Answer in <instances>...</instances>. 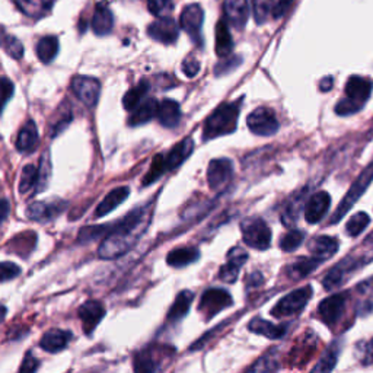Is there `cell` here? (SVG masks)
<instances>
[{"instance_id":"1","label":"cell","mask_w":373,"mask_h":373,"mask_svg":"<svg viewBox=\"0 0 373 373\" xmlns=\"http://www.w3.org/2000/svg\"><path fill=\"white\" fill-rule=\"evenodd\" d=\"M152 219V206H143L130 212L113 228L98 250L104 260H114L130 251L146 232Z\"/></svg>"},{"instance_id":"2","label":"cell","mask_w":373,"mask_h":373,"mask_svg":"<svg viewBox=\"0 0 373 373\" xmlns=\"http://www.w3.org/2000/svg\"><path fill=\"white\" fill-rule=\"evenodd\" d=\"M240 108H241L240 101L218 107L208 117L205 123V128H203V140L209 142L212 139L220 138V136L233 133L236 130V126H238Z\"/></svg>"},{"instance_id":"3","label":"cell","mask_w":373,"mask_h":373,"mask_svg":"<svg viewBox=\"0 0 373 373\" xmlns=\"http://www.w3.org/2000/svg\"><path fill=\"white\" fill-rule=\"evenodd\" d=\"M372 181H373V162L363 169V173L353 183L349 193L344 195L340 205H338L337 210L334 212V215L331 218V223H334V225L338 223L349 213V210L353 208L354 203L363 195V193L367 190V187L372 184Z\"/></svg>"},{"instance_id":"4","label":"cell","mask_w":373,"mask_h":373,"mask_svg":"<svg viewBox=\"0 0 373 373\" xmlns=\"http://www.w3.org/2000/svg\"><path fill=\"white\" fill-rule=\"evenodd\" d=\"M242 238L247 245L255 250H267L271 244V230L268 225L260 218L245 219L241 225Z\"/></svg>"},{"instance_id":"5","label":"cell","mask_w":373,"mask_h":373,"mask_svg":"<svg viewBox=\"0 0 373 373\" xmlns=\"http://www.w3.org/2000/svg\"><path fill=\"white\" fill-rule=\"evenodd\" d=\"M311 296H312L311 286H303L300 289H296L292 293L286 295L283 299H280L279 303L273 308V311H271V314H273V317L276 318H285V317H292L295 314H299L305 307H307Z\"/></svg>"},{"instance_id":"6","label":"cell","mask_w":373,"mask_h":373,"mask_svg":"<svg viewBox=\"0 0 373 373\" xmlns=\"http://www.w3.org/2000/svg\"><path fill=\"white\" fill-rule=\"evenodd\" d=\"M232 305V296L223 289H209L201 296L198 311L205 314L208 320L213 318L216 314L229 308Z\"/></svg>"},{"instance_id":"7","label":"cell","mask_w":373,"mask_h":373,"mask_svg":"<svg viewBox=\"0 0 373 373\" xmlns=\"http://www.w3.org/2000/svg\"><path fill=\"white\" fill-rule=\"evenodd\" d=\"M203 21H205V12H203L200 5H188L184 8L180 16V26L184 29L188 37L198 46H203V37H201V26Z\"/></svg>"},{"instance_id":"8","label":"cell","mask_w":373,"mask_h":373,"mask_svg":"<svg viewBox=\"0 0 373 373\" xmlns=\"http://www.w3.org/2000/svg\"><path fill=\"white\" fill-rule=\"evenodd\" d=\"M247 123H248V128L257 136H273L277 133L280 127L276 114L270 108H264V107L252 111L248 116Z\"/></svg>"},{"instance_id":"9","label":"cell","mask_w":373,"mask_h":373,"mask_svg":"<svg viewBox=\"0 0 373 373\" xmlns=\"http://www.w3.org/2000/svg\"><path fill=\"white\" fill-rule=\"evenodd\" d=\"M165 353H168V349L160 346H150L136 353L133 362L134 373H156L160 367Z\"/></svg>"},{"instance_id":"10","label":"cell","mask_w":373,"mask_h":373,"mask_svg":"<svg viewBox=\"0 0 373 373\" xmlns=\"http://www.w3.org/2000/svg\"><path fill=\"white\" fill-rule=\"evenodd\" d=\"M72 91L86 107L93 108L101 95V83L93 78L76 76L72 81Z\"/></svg>"},{"instance_id":"11","label":"cell","mask_w":373,"mask_h":373,"mask_svg":"<svg viewBox=\"0 0 373 373\" xmlns=\"http://www.w3.org/2000/svg\"><path fill=\"white\" fill-rule=\"evenodd\" d=\"M149 37L162 44H173L178 40L180 29L173 18H158L148 28Z\"/></svg>"},{"instance_id":"12","label":"cell","mask_w":373,"mask_h":373,"mask_svg":"<svg viewBox=\"0 0 373 373\" xmlns=\"http://www.w3.org/2000/svg\"><path fill=\"white\" fill-rule=\"evenodd\" d=\"M346 300L347 297L344 295H332L324 299L320 303V308H318V314L321 320L328 325L337 324L338 320H340L344 314Z\"/></svg>"},{"instance_id":"13","label":"cell","mask_w":373,"mask_h":373,"mask_svg":"<svg viewBox=\"0 0 373 373\" xmlns=\"http://www.w3.org/2000/svg\"><path fill=\"white\" fill-rule=\"evenodd\" d=\"M233 174V165L229 159L220 158V159H213L209 163L208 169V181L209 187L212 190H219L223 185H226Z\"/></svg>"},{"instance_id":"14","label":"cell","mask_w":373,"mask_h":373,"mask_svg":"<svg viewBox=\"0 0 373 373\" xmlns=\"http://www.w3.org/2000/svg\"><path fill=\"white\" fill-rule=\"evenodd\" d=\"M226 21L236 29H244L250 19L248 0H225Z\"/></svg>"},{"instance_id":"15","label":"cell","mask_w":373,"mask_h":373,"mask_svg":"<svg viewBox=\"0 0 373 373\" xmlns=\"http://www.w3.org/2000/svg\"><path fill=\"white\" fill-rule=\"evenodd\" d=\"M331 206V197L325 191L315 193L305 206V219L308 223L315 225L322 220Z\"/></svg>"},{"instance_id":"16","label":"cell","mask_w":373,"mask_h":373,"mask_svg":"<svg viewBox=\"0 0 373 373\" xmlns=\"http://www.w3.org/2000/svg\"><path fill=\"white\" fill-rule=\"evenodd\" d=\"M78 314L82 321L85 332L91 334L96 328V325L103 321L106 315V308L103 307V303L98 300H88L79 308Z\"/></svg>"},{"instance_id":"17","label":"cell","mask_w":373,"mask_h":373,"mask_svg":"<svg viewBox=\"0 0 373 373\" xmlns=\"http://www.w3.org/2000/svg\"><path fill=\"white\" fill-rule=\"evenodd\" d=\"M66 205L61 201H39L31 205L26 210V215L31 220H37V222H48L54 218H57L63 210Z\"/></svg>"},{"instance_id":"18","label":"cell","mask_w":373,"mask_h":373,"mask_svg":"<svg viewBox=\"0 0 373 373\" xmlns=\"http://www.w3.org/2000/svg\"><path fill=\"white\" fill-rule=\"evenodd\" d=\"M372 93V82L360 78V76H352L347 81L346 85V98L356 106L362 107L366 104V101L369 99Z\"/></svg>"},{"instance_id":"19","label":"cell","mask_w":373,"mask_h":373,"mask_svg":"<svg viewBox=\"0 0 373 373\" xmlns=\"http://www.w3.org/2000/svg\"><path fill=\"white\" fill-rule=\"evenodd\" d=\"M357 267V261L354 258H347V260H343L342 262H338L329 273L324 277V287L327 290H332L335 287L340 286L343 282H346V276L350 273V271H353L354 268Z\"/></svg>"},{"instance_id":"20","label":"cell","mask_w":373,"mask_h":373,"mask_svg":"<svg viewBox=\"0 0 373 373\" xmlns=\"http://www.w3.org/2000/svg\"><path fill=\"white\" fill-rule=\"evenodd\" d=\"M156 117L159 123L166 128H174L180 124L181 120V108L180 104L173 99H163L158 104Z\"/></svg>"},{"instance_id":"21","label":"cell","mask_w":373,"mask_h":373,"mask_svg":"<svg viewBox=\"0 0 373 373\" xmlns=\"http://www.w3.org/2000/svg\"><path fill=\"white\" fill-rule=\"evenodd\" d=\"M72 338V334L69 331H63V329H50L47 331L43 338H41V343L40 346L50 353H57L60 350H63L67 344H69Z\"/></svg>"},{"instance_id":"22","label":"cell","mask_w":373,"mask_h":373,"mask_svg":"<svg viewBox=\"0 0 373 373\" xmlns=\"http://www.w3.org/2000/svg\"><path fill=\"white\" fill-rule=\"evenodd\" d=\"M14 2L26 16L40 19L51 11L56 0H14Z\"/></svg>"},{"instance_id":"23","label":"cell","mask_w":373,"mask_h":373,"mask_svg":"<svg viewBox=\"0 0 373 373\" xmlns=\"http://www.w3.org/2000/svg\"><path fill=\"white\" fill-rule=\"evenodd\" d=\"M128 194H130L128 187H118V188L113 190L108 195H106V198L103 201L99 203V206L96 208V212H95V218H103V216L111 213L128 197Z\"/></svg>"},{"instance_id":"24","label":"cell","mask_w":373,"mask_h":373,"mask_svg":"<svg viewBox=\"0 0 373 373\" xmlns=\"http://www.w3.org/2000/svg\"><path fill=\"white\" fill-rule=\"evenodd\" d=\"M193 150H194V142L190 138L184 139L177 146H174L173 150L169 152L165 158L168 171H173V169H177L181 163H184L187 160V158L193 153Z\"/></svg>"},{"instance_id":"25","label":"cell","mask_w":373,"mask_h":373,"mask_svg":"<svg viewBox=\"0 0 373 373\" xmlns=\"http://www.w3.org/2000/svg\"><path fill=\"white\" fill-rule=\"evenodd\" d=\"M321 262L322 261L315 257H302L287 267V276L292 280H300L311 275L315 268H318Z\"/></svg>"},{"instance_id":"26","label":"cell","mask_w":373,"mask_h":373,"mask_svg":"<svg viewBox=\"0 0 373 373\" xmlns=\"http://www.w3.org/2000/svg\"><path fill=\"white\" fill-rule=\"evenodd\" d=\"M248 328H250V331H252L255 334H260V335L270 338V340H279V338L285 337L286 332H287L286 325H275V324H271V322L261 320V318L252 320L250 322Z\"/></svg>"},{"instance_id":"27","label":"cell","mask_w":373,"mask_h":373,"mask_svg":"<svg viewBox=\"0 0 373 373\" xmlns=\"http://www.w3.org/2000/svg\"><path fill=\"white\" fill-rule=\"evenodd\" d=\"M39 143V131L36 123L28 121L19 131L16 139V148L19 152L28 153L32 152Z\"/></svg>"},{"instance_id":"28","label":"cell","mask_w":373,"mask_h":373,"mask_svg":"<svg viewBox=\"0 0 373 373\" xmlns=\"http://www.w3.org/2000/svg\"><path fill=\"white\" fill-rule=\"evenodd\" d=\"M114 26V16L106 6H98L92 18V29L96 36H107Z\"/></svg>"},{"instance_id":"29","label":"cell","mask_w":373,"mask_h":373,"mask_svg":"<svg viewBox=\"0 0 373 373\" xmlns=\"http://www.w3.org/2000/svg\"><path fill=\"white\" fill-rule=\"evenodd\" d=\"M310 250L315 258L322 261L331 258L338 251V242L331 236H318L311 242Z\"/></svg>"},{"instance_id":"30","label":"cell","mask_w":373,"mask_h":373,"mask_svg":"<svg viewBox=\"0 0 373 373\" xmlns=\"http://www.w3.org/2000/svg\"><path fill=\"white\" fill-rule=\"evenodd\" d=\"M158 111V101L156 99H146L139 107H136L128 118L130 126H142L150 121Z\"/></svg>"},{"instance_id":"31","label":"cell","mask_w":373,"mask_h":373,"mask_svg":"<svg viewBox=\"0 0 373 373\" xmlns=\"http://www.w3.org/2000/svg\"><path fill=\"white\" fill-rule=\"evenodd\" d=\"M216 54L219 57H228L230 56L233 50V40L230 36V31L225 21H220L216 25V46H215Z\"/></svg>"},{"instance_id":"32","label":"cell","mask_w":373,"mask_h":373,"mask_svg":"<svg viewBox=\"0 0 373 373\" xmlns=\"http://www.w3.org/2000/svg\"><path fill=\"white\" fill-rule=\"evenodd\" d=\"M200 257V252L197 248L185 247V248H177L171 251L166 257V262L171 267H185L194 261H197Z\"/></svg>"},{"instance_id":"33","label":"cell","mask_w":373,"mask_h":373,"mask_svg":"<svg viewBox=\"0 0 373 373\" xmlns=\"http://www.w3.org/2000/svg\"><path fill=\"white\" fill-rule=\"evenodd\" d=\"M193 299H194V295L190 290L181 292L177 296L171 311L168 312V320L174 322V321H180L181 318H184L187 315V312L190 311Z\"/></svg>"},{"instance_id":"34","label":"cell","mask_w":373,"mask_h":373,"mask_svg":"<svg viewBox=\"0 0 373 373\" xmlns=\"http://www.w3.org/2000/svg\"><path fill=\"white\" fill-rule=\"evenodd\" d=\"M149 91V83L146 81H142L139 85H136L131 88L123 98V107L127 111H133L136 107H139L142 104L143 98L146 96Z\"/></svg>"},{"instance_id":"35","label":"cell","mask_w":373,"mask_h":373,"mask_svg":"<svg viewBox=\"0 0 373 373\" xmlns=\"http://www.w3.org/2000/svg\"><path fill=\"white\" fill-rule=\"evenodd\" d=\"M57 53H58V40H57V37L48 36V37H44V39H41L39 41V44H37V56H39V58L43 63H46V64L51 63L56 58Z\"/></svg>"},{"instance_id":"36","label":"cell","mask_w":373,"mask_h":373,"mask_svg":"<svg viewBox=\"0 0 373 373\" xmlns=\"http://www.w3.org/2000/svg\"><path fill=\"white\" fill-rule=\"evenodd\" d=\"M37 183H39V168L34 165H26L22 171V178L19 184L21 194H26L32 188H36Z\"/></svg>"},{"instance_id":"37","label":"cell","mask_w":373,"mask_h":373,"mask_svg":"<svg viewBox=\"0 0 373 373\" xmlns=\"http://www.w3.org/2000/svg\"><path fill=\"white\" fill-rule=\"evenodd\" d=\"M337 359H338V346L334 344L324 353V356L312 369L311 373H329L335 367Z\"/></svg>"},{"instance_id":"38","label":"cell","mask_w":373,"mask_h":373,"mask_svg":"<svg viewBox=\"0 0 373 373\" xmlns=\"http://www.w3.org/2000/svg\"><path fill=\"white\" fill-rule=\"evenodd\" d=\"M369 223H370V218L366 213L359 212L354 216H352L350 220L347 222L346 232L349 233V236H352V238H356V236H359L367 228Z\"/></svg>"},{"instance_id":"39","label":"cell","mask_w":373,"mask_h":373,"mask_svg":"<svg viewBox=\"0 0 373 373\" xmlns=\"http://www.w3.org/2000/svg\"><path fill=\"white\" fill-rule=\"evenodd\" d=\"M279 367L277 359L275 353H268L264 357H261L250 370L248 373H276Z\"/></svg>"},{"instance_id":"40","label":"cell","mask_w":373,"mask_h":373,"mask_svg":"<svg viewBox=\"0 0 373 373\" xmlns=\"http://www.w3.org/2000/svg\"><path fill=\"white\" fill-rule=\"evenodd\" d=\"M168 171L166 169V163H165V156L163 155H156L152 165H150V171L148 173V175L145 177L143 184L149 185L153 184L155 181H158L165 173Z\"/></svg>"},{"instance_id":"41","label":"cell","mask_w":373,"mask_h":373,"mask_svg":"<svg viewBox=\"0 0 373 373\" xmlns=\"http://www.w3.org/2000/svg\"><path fill=\"white\" fill-rule=\"evenodd\" d=\"M305 240V235L300 230H290L286 235L282 236L280 240V248L286 252H292L300 247V244Z\"/></svg>"},{"instance_id":"42","label":"cell","mask_w":373,"mask_h":373,"mask_svg":"<svg viewBox=\"0 0 373 373\" xmlns=\"http://www.w3.org/2000/svg\"><path fill=\"white\" fill-rule=\"evenodd\" d=\"M148 6L152 15L158 18H166L173 12V0H148Z\"/></svg>"},{"instance_id":"43","label":"cell","mask_w":373,"mask_h":373,"mask_svg":"<svg viewBox=\"0 0 373 373\" xmlns=\"http://www.w3.org/2000/svg\"><path fill=\"white\" fill-rule=\"evenodd\" d=\"M14 83L8 78L0 79V114L4 113L6 104L9 103V99L14 95Z\"/></svg>"},{"instance_id":"44","label":"cell","mask_w":373,"mask_h":373,"mask_svg":"<svg viewBox=\"0 0 373 373\" xmlns=\"http://www.w3.org/2000/svg\"><path fill=\"white\" fill-rule=\"evenodd\" d=\"M21 275V268L14 262H0V283L16 279Z\"/></svg>"},{"instance_id":"45","label":"cell","mask_w":373,"mask_h":373,"mask_svg":"<svg viewBox=\"0 0 373 373\" xmlns=\"http://www.w3.org/2000/svg\"><path fill=\"white\" fill-rule=\"evenodd\" d=\"M48 175H50V160H48V156L44 155L43 159H41V165L39 168V183H37V187H36L37 193L43 191L47 187Z\"/></svg>"},{"instance_id":"46","label":"cell","mask_w":373,"mask_h":373,"mask_svg":"<svg viewBox=\"0 0 373 373\" xmlns=\"http://www.w3.org/2000/svg\"><path fill=\"white\" fill-rule=\"evenodd\" d=\"M251 5H252V14H254L255 22L257 24L265 22L268 11H270L268 0H251Z\"/></svg>"},{"instance_id":"47","label":"cell","mask_w":373,"mask_h":373,"mask_svg":"<svg viewBox=\"0 0 373 373\" xmlns=\"http://www.w3.org/2000/svg\"><path fill=\"white\" fill-rule=\"evenodd\" d=\"M248 260V254L240 248V247H236V248H232L228 254V264L236 267V268H241Z\"/></svg>"},{"instance_id":"48","label":"cell","mask_w":373,"mask_h":373,"mask_svg":"<svg viewBox=\"0 0 373 373\" xmlns=\"http://www.w3.org/2000/svg\"><path fill=\"white\" fill-rule=\"evenodd\" d=\"M360 110H362V107L356 106L354 103H352V101H349L347 98H343L340 103L335 106V113L338 116H350V114H354V113H357Z\"/></svg>"},{"instance_id":"49","label":"cell","mask_w":373,"mask_h":373,"mask_svg":"<svg viewBox=\"0 0 373 373\" xmlns=\"http://www.w3.org/2000/svg\"><path fill=\"white\" fill-rule=\"evenodd\" d=\"M4 48L14 58H21L24 56V46L15 37H8Z\"/></svg>"},{"instance_id":"50","label":"cell","mask_w":373,"mask_h":373,"mask_svg":"<svg viewBox=\"0 0 373 373\" xmlns=\"http://www.w3.org/2000/svg\"><path fill=\"white\" fill-rule=\"evenodd\" d=\"M238 275H240V268H236L230 264H225L222 268H220V273H219V277L223 280V282H228V283H235V280L238 279Z\"/></svg>"},{"instance_id":"51","label":"cell","mask_w":373,"mask_h":373,"mask_svg":"<svg viewBox=\"0 0 373 373\" xmlns=\"http://www.w3.org/2000/svg\"><path fill=\"white\" fill-rule=\"evenodd\" d=\"M39 366H40V362L32 356V353H26L18 373H36Z\"/></svg>"},{"instance_id":"52","label":"cell","mask_w":373,"mask_h":373,"mask_svg":"<svg viewBox=\"0 0 373 373\" xmlns=\"http://www.w3.org/2000/svg\"><path fill=\"white\" fill-rule=\"evenodd\" d=\"M241 63V58L240 57H232L229 61H222L219 63L216 67H215V73L216 75H225L226 72H232L233 69H236V67L240 66Z\"/></svg>"},{"instance_id":"53","label":"cell","mask_w":373,"mask_h":373,"mask_svg":"<svg viewBox=\"0 0 373 373\" xmlns=\"http://www.w3.org/2000/svg\"><path fill=\"white\" fill-rule=\"evenodd\" d=\"M183 72H184V75L187 78L197 76V73L200 72V63L195 58H193V57L185 58L184 63H183Z\"/></svg>"},{"instance_id":"54","label":"cell","mask_w":373,"mask_h":373,"mask_svg":"<svg viewBox=\"0 0 373 373\" xmlns=\"http://www.w3.org/2000/svg\"><path fill=\"white\" fill-rule=\"evenodd\" d=\"M362 363L363 364H372L373 363V338L364 344L363 353H362Z\"/></svg>"},{"instance_id":"55","label":"cell","mask_w":373,"mask_h":373,"mask_svg":"<svg viewBox=\"0 0 373 373\" xmlns=\"http://www.w3.org/2000/svg\"><path fill=\"white\" fill-rule=\"evenodd\" d=\"M292 2H293V0H279L277 5H276L275 9H273L275 18H280V16L286 12V9L292 5Z\"/></svg>"},{"instance_id":"56","label":"cell","mask_w":373,"mask_h":373,"mask_svg":"<svg viewBox=\"0 0 373 373\" xmlns=\"http://www.w3.org/2000/svg\"><path fill=\"white\" fill-rule=\"evenodd\" d=\"M11 212V206H9V201L8 200H0V223H4L5 219L9 216Z\"/></svg>"},{"instance_id":"57","label":"cell","mask_w":373,"mask_h":373,"mask_svg":"<svg viewBox=\"0 0 373 373\" xmlns=\"http://www.w3.org/2000/svg\"><path fill=\"white\" fill-rule=\"evenodd\" d=\"M262 282H264V279H262V276L260 275V273H254V275H251L250 277H248V280H247V287H258V286H261L262 285Z\"/></svg>"},{"instance_id":"58","label":"cell","mask_w":373,"mask_h":373,"mask_svg":"<svg viewBox=\"0 0 373 373\" xmlns=\"http://www.w3.org/2000/svg\"><path fill=\"white\" fill-rule=\"evenodd\" d=\"M332 83H334L332 78L328 76V78H325V79L321 81V83H320V89L324 91V92H328V91L332 88Z\"/></svg>"},{"instance_id":"59","label":"cell","mask_w":373,"mask_h":373,"mask_svg":"<svg viewBox=\"0 0 373 373\" xmlns=\"http://www.w3.org/2000/svg\"><path fill=\"white\" fill-rule=\"evenodd\" d=\"M8 37H9V36H6V34L2 31V28H0V46H2V47L5 46Z\"/></svg>"},{"instance_id":"60","label":"cell","mask_w":373,"mask_h":373,"mask_svg":"<svg viewBox=\"0 0 373 373\" xmlns=\"http://www.w3.org/2000/svg\"><path fill=\"white\" fill-rule=\"evenodd\" d=\"M5 315H6V308H5V307H2V305H0V324L4 322V320H5Z\"/></svg>"}]
</instances>
